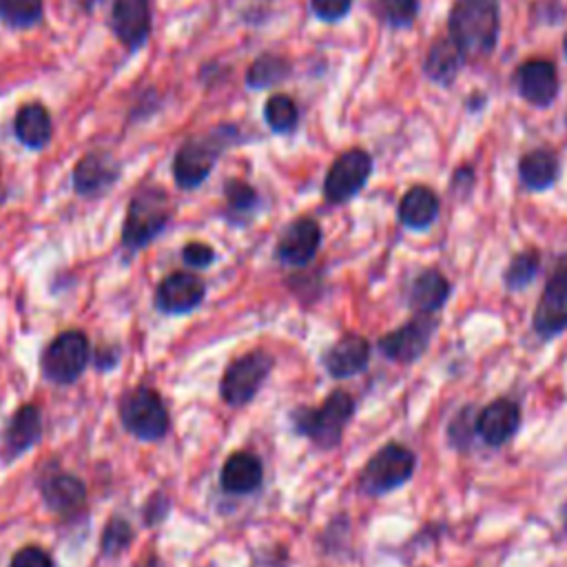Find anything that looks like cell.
<instances>
[{"label":"cell","instance_id":"cell-15","mask_svg":"<svg viewBox=\"0 0 567 567\" xmlns=\"http://www.w3.org/2000/svg\"><path fill=\"white\" fill-rule=\"evenodd\" d=\"M120 179V166L106 151H91L82 155L71 173L73 190L82 197L106 193Z\"/></svg>","mask_w":567,"mask_h":567},{"label":"cell","instance_id":"cell-35","mask_svg":"<svg viewBox=\"0 0 567 567\" xmlns=\"http://www.w3.org/2000/svg\"><path fill=\"white\" fill-rule=\"evenodd\" d=\"M310 9L321 22H339L350 13L352 0H310Z\"/></svg>","mask_w":567,"mask_h":567},{"label":"cell","instance_id":"cell-10","mask_svg":"<svg viewBox=\"0 0 567 567\" xmlns=\"http://www.w3.org/2000/svg\"><path fill=\"white\" fill-rule=\"evenodd\" d=\"M439 319L436 315H419L401 323L396 330L383 334L377 341L379 352L394 363H414L421 359L436 332Z\"/></svg>","mask_w":567,"mask_h":567},{"label":"cell","instance_id":"cell-38","mask_svg":"<svg viewBox=\"0 0 567 567\" xmlns=\"http://www.w3.org/2000/svg\"><path fill=\"white\" fill-rule=\"evenodd\" d=\"M474 186V171L472 166H458L452 177V190L454 193H470Z\"/></svg>","mask_w":567,"mask_h":567},{"label":"cell","instance_id":"cell-5","mask_svg":"<svg viewBox=\"0 0 567 567\" xmlns=\"http://www.w3.org/2000/svg\"><path fill=\"white\" fill-rule=\"evenodd\" d=\"M416 467V454L401 443H385L361 467L359 489L368 496H383L405 485Z\"/></svg>","mask_w":567,"mask_h":567},{"label":"cell","instance_id":"cell-8","mask_svg":"<svg viewBox=\"0 0 567 567\" xmlns=\"http://www.w3.org/2000/svg\"><path fill=\"white\" fill-rule=\"evenodd\" d=\"M272 363H275L272 357L264 350H252L235 359L221 377V383H219L221 399L235 408L246 405L257 394L264 379L270 374Z\"/></svg>","mask_w":567,"mask_h":567},{"label":"cell","instance_id":"cell-25","mask_svg":"<svg viewBox=\"0 0 567 567\" xmlns=\"http://www.w3.org/2000/svg\"><path fill=\"white\" fill-rule=\"evenodd\" d=\"M42 434V419L35 405H22L4 430V452L13 458L29 450Z\"/></svg>","mask_w":567,"mask_h":567},{"label":"cell","instance_id":"cell-7","mask_svg":"<svg viewBox=\"0 0 567 567\" xmlns=\"http://www.w3.org/2000/svg\"><path fill=\"white\" fill-rule=\"evenodd\" d=\"M372 175V155L365 148H348L334 157L323 177V197L328 204H346Z\"/></svg>","mask_w":567,"mask_h":567},{"label":"cell","instance_id":"cell-32","mask_svg":"<svg viewBox=\"0 0 567 567\" xmlns=\"http://www.w3.org/2000/svg\"><path fill=\"white\" fill-rule=\"evenodd\" d=\"M374 13L390 29H408L419 16V0H374Z\"/></svg>","mask_w":567,"mask_h":567},{"label":"cell","instance_id":"cell-42","mask_svg":"<svg viewBox=\"0 0 567 567\" xmlns=\"http://www.w3.org/2000/svg\"><path fill=\"white\" fill-rule=\"evenodd\" d=\"M80 2H82V7L89 11V9H91L95 2H100V0H80Z\"/></svg>","mask_w":567,"mask_h":567},{"label":"cell","instance_id":"cell-16","mask_svg":"<svg viewBox=\"0 0 567 567\" xmlns=\"http://www.w3.org/2000/svg\"><path fill=\"white\" fill-rule=\"evenodd\" d=\"M321 246V226L312 217H299L281 233L275 255L288 266H306Z\"/></svg>","mask_w":567,"mask_h":567},{"label":"cell","instance_id":"cell-20","mask_svg":"<svg viewBox=\"0 0 567 567\" xmlns=\"http://www.w3.org/2000/svg\"><path fill=\"white\" fill-rule=\"evenodd\" d=\"M13 135L29 151L44 148L53 135L49 109L42 102H24L13 117Z\"/></svg>","mask_w":567,"mask_h":567},{"label":"cell","instance_id":"cell-21","mask_svg":"<svg viewBox=\"0 0 567 567\" xmlns=\"http://www.w3.org/2000/svg\"><path fill=\"white\" fill-rule=\"evenodd\" d=\"M465 60L467 58L461 53V49L454 44V40L450 35H439L430 42V47L425 51L423 73L430 82L450 86L456 80Z\"/></svg>","mask_w":567,"mask_h":567},{"label":"cell","instance_id":"cell-27","mask_svg":"<svg viewBox=\"0 0 567 567\" xmlns=\"http://www.w3.org/2000/svg\"><path fill=\"white\" fill-rule=\"evenodd\" d=\"M292 71V64L286 55L281 53H272V51H264L261 55H257L248 71H246V86L252 91H264L270 86L281 84Z\"/></svg>","mask_w":567,"mask_h":567},{"label":"cell","instance_id":"cell-41","mask_svg":"<svg viewBox=\"0 0 567 567\" xmlns=\"http://www.w3.org/2000/svg\"><path fill=\"white\" fill-rule=\"evenodd\" d=\"M560 520H563V529H565V534H567V501H565L563 507H560Z\"/></svg>","mask_w":567,"mask_h":567},{"label":"cell","instance_id":"cell-23","mask_svg":"<svg viewBox=\"0 0 567 567\" xmlns=\"http://www.w3.org/2000/svg\"><path fill=\"white\" fill-rule=\"evenodd\" d=\"M560 175V159L558 153L551 148H532L520 155L518 159V177L525 188L540 193L556 184Z\"/></svg>","mask_w":567,"mask_h":567},{"label":"cell","instance_id":"cell-19","mask_svg":"<svg viewBox=\"0 0 567 567\" xmlns=\"http://www.w3.org/2000/svg\"><path fill=\"white\" fill-rule=\"evenodd\" d=\"M450 292L447 277L436 268H425L408 286V306L419 315H436L447 303Z\"/></svg>","mask_w":567,"mask_h":567},{"label":"cell","instance_id":"cell-26","mask_svg":"<svg viewBox=\"0 0 567 567\" xmlns=\"http://www.w3.org/2000/svg\"><path fill=\"white\" fill-rule=\"evenodd\" d=\"M42 498L49 509L69 514L84 505L86 489L84 483L71 474H55L42 483Z\"/></svg>","mask_w":567,"mask_h":567},{"label":"cell","instance_id":"cell-2","mask_svg":"<svg viewBox=\"0 0 567 567\" xmlns=\"http://www.w3.org/2000/svg\"><path fill=\"white\" fill-rule=\"evenodd\" d=\"M241 131L237 124H219L206 133H197L186 137L175 155H173V179L179 188L193 190L199 184H204L215 168L219 155L233 146L239 144Z\"/></svg>","mask_w":567,"mask_h":567},{"label":"cell","instance_id":"cell-28","mask_svg":"<svg viewBox=\"0 0 567 567\" xmlns=\"http://www.w3.org/2000/svg\"><path fill=\"white\" fill-rule=\"evenodd\" d=\"M540 266H543V261H540L538 248H525V250L516 252L503 270V286L509 292L525 290L538 277Z\"/></svg>","mask_w":567,"mask_h":567},{"label":"cell","instance_id":"cell-43","mask_svg":"<svg viewBox=\"0 0 567 567\" xmlns=\"http://www.w3.org/2000/svg\"><path fill=\"white\" fill-rule=\"evenodd\" d=\"M563 51H565V58H567V33H565V38H563Z\"/></svg>","mask_w":567,"mask_h":567},{"label":"cell","instance_id":"cell-24","mask_svg":"<svg viewBox=\"0 0 567 567\" xmlns=\"http://www.w3.org/2000/svg\"><path fill=\"white\" fill-rule=\"evenodd\" d=\"M261 461L250 452H235L221 467V487L230 494H250L261 485Z\"/></svg>","mask_w":567,"mask_h":567},{"label":"cell","instance_id":"cell-4","mask_svg":"<svg viewBox=\"0 0 567 567\" xmlns=\"http://www.w3.org/2000/svg\"><path fill=\"white\" fill-rule=\"evenodd\" d=\"M354 414V399L346 390H332L319 408H299L290 414L299 434L308 436L317 447L330 450L339 445L346 425Z\"/></svg>","mask_w":567,"mask_h":567},{"label":"cell","instance_id":"cell-40","mask_svg":"<svg viewBox=\"0 0 567 567\" xmlns=\"http://www.w3.org/2000/svg\"><path fill=\"white\" fill-rule=\"evenodd\" d=\"M481 104H485V95L483 93H474L472 97H470V102H467V109L470 111H476V109H483Z\"/></svg>","mask_w":567,"mask_h":567},{"label":"cell","instance_id":"cell-22","mask_svg":"<svg viewBox=\"0 0 567 567\" xmlns=\"http://www.w3.org/2000/svg\"><path fill=\"white\" fill-rule=\"evenodd\" d=\"M441 210V202L439 195L423 184H414L410 186L401 202H399V221L410 228V230H425L430 228Z\"/></svg>","mask_w":567,"mask_h":567},{"label":"cell","instance_id":"cell-1","mask_svg":"<svg viewBox=\"0 0 567 567\" xmlns=\"http://www.w3.org/2000/svg\"><path fill=\"white\" fill-rule=\"evenodd\" d=\"M501 33V0H454L447 16V35L467 60L487 58Z\"/></svg>","mask_w":567,"mask_h":567},{"label":"cell","instance_id":"cell-34","mask_svg":"<svg viewBox=\"0 0 567 567\" xmlns=\"http://www.w3.org/2000/svg\"><path fill=\"white\" fill-rule=\"evenodd\" d=\"M131 538H133L131 525L120 516L111 518L104 527V534H102V554L104 556H117L120 551H124L128 547Z\"/></svg>","mask_w":567,"mask_h":567},{"label":"cell","instance_id":"cell-14","mask_svg":"<svg viewBox=\"0 0 567 567\" xmlns=\"http://www.w3.org/2000/svg\"><path fill=\"white\" fill-rule=\"evenodd\" d=\"M520 427V405L507 396L489 401L476 412V434L487 447H503Z\"/></svg>","mask_w":567,"mask_h":567},{"label":"cell","instance_id":"cell-39","mask_svg":"<svg viewBox=\"0 0 567 567\" xmlns=\"http://www.w3.org/2000/svg\"><path fill=\"white\" fill-rule=\"evenodd\" d=\"M168 509V503L164 498V494H155L148 505H146V512H144V518H146V525H155L159 518H164Z\"/></svg>","mask_w":567,"mask_h":567},{"label":"cell","instance_id":"cell-9","mask_svg":"<svg viewBox=\"0 0 567 567\" xmlns=\"http://www.w3.org/2000/svg\"><path fill=\"white\" fill-rule=\"evenodd\" d=\"M89 339L80 330L58 334L42 352V374L53 383H73L86 368Z\"/></svg>","mask_w":567,"mask_h":567},{"label":"cell","instance_id":"cell-17","mask_svg":"<svg viewBox=\"0 0 567 567\" xmlns=\"http://www.w3.org/2000/svg\"><path fill=\"white\" fill-rule=\"evenodd\" d=\"M204 299V281L193 272L166 275L155 292V306L168 315H182L197 308Z\"/></svg>","mask_w":567,"mask_h":567},{"label":"cell","instance_id":"cell-18","mask_svg":"<svg viewBox=\"0 0 567 567\" xmlns=\"http://www.w3.org/2000/svg\"><path fill=\"white\" fill-rule=\"evenodd\" d=\"M370 343L361 334H343L323 352V365L330 377L348 379L368 368Z\"/></svg>","mask_w":567,"mask_h":567},{"label":"cell","instance_id":"cell-33","mask_svg":"<svg viewBox=\"0 0 567 567\" xmlns=\"http://www.w3.org/2000/svg\"><path fill=\"white\" fill-rule=\"evenodd\" d=\"M224 199H226V210L237 217L250 215L259 204L257 190L248 182L237 177H230L224 182Z\"/></svg>","mask_w":567,"mask_h":567},{"label":"cell","instance_id":"cell-44","mask_svg":"<svg viewBox=\"0 0 567 567\" xmlns=\"http://www.w3.org/2000/svg\"><path fill=\"white\" fill-rule=\"evenodd\" d=\"M565 122H567V120H565Z\"/></svg>","mask_w":567,"mask_h":567},{"label":"cell","instance_id":"cell-13","mask_svg":"<svg viewBox=\"0 0 567 567\" xmlns=\"http://www.w3.org/2000/svg\"><path fill=\"white\" fill-rule=\"evenodd\" d=\"M109 27L124 49H142L153 29L151 0H113Z\"/></svg>","mask_w":567,"mask_h":567},{"label":"cell","instance_id":"cell-11","mask_svg":"<svg viewBox=\"0 0 567 567\" xmlns=\"http://www.w3.org/2000/svg\"><path fill=\"white\" fill-rule=\"evenodd\" d=\"M532 328L543 341L556 339L567 330V261L556 266L545 281L532 317Z\"/></svg>","mask_w":567,"mask_h":567},{"label":"cell","instance_id":"cell-12","mask_svg":"<svg viewBox=\"0 0 567 567\" xmlns=\"http://www.w3.org/2000/svg\"><path fill=\"white\" fill-rule=\"evenodd\" d=\"M514 86L516 93L532 106L545 109L558 95V71L551 60L545 58H529L514 71Z\"/></svg>","mask_w":567,"mask_h":567},{"label":"cell","instance_id":"cell-6","mask_svg":"<svg viewBox=\"0 0 567 567\" xmlns=\"http://www.w3.org/2000/svg\"><path fill=\"white\" fill-rule=\"evenodd\" d=\"M122 425L142 441H157L168 430V410L153 388H135L120 401Z\"/></svg>","mask_w":567,"mask_h":567},{"label":"cell","instance_id":"cell-3","mask_svg":"<svg viewBox=\"0 0 567 567\" xmlns=\"http://www.w3.org/2000/svg\"><path fill=\"white\" fill-rule=\"evenodd\" d=\"M171 219V202L162 186L144 184L128 199L124 224H122V246L126 250H140L153 241Z\"/></svg>","mask_w":567,"mask_h":567},{"label":"cell","instance_id":"cell-37","mask_svg":"<svg viewBox=\"0 0 567 567\" xmlns=\"http://www.w3.org/2000/svg\"><path fill=\"white\" fill-rule=\"evenodd\" d=\"M9 567H55V565H53L51 556L44 549H40L35 545H29V547H22L20 551L13 554Z\"/></svg>","mask_w":567,"mask_h":567},{"label":"cell","instance_id":"cell-31","mask_svg":"<svg viewBox=\"0 0 567 567\" xmlns=\"http://www.w3.org/2000/svg\"><path fill=\"white\" fill-rule=\"evenodd\" d=\"M44 0H0V22L9 29H29L42 22Z\"/></svg>","mask_w":567,"mask_h":567},{"label":"cell","instance_id":"cell-30","mask_svg":"<svg viewBox=\"0 0 567 567\" xmlns=\"http://www.w3.org/2000/svg\"><path fill=\"white\" fill-rule=\"evenodd\" d=\"M264 122L272 133H290L299 122L297 102L288 93H272L264 104Z\"/></svg>","mask_w":567,"mask_h":567},{"label":"cell","instance_id":"cell-29","mask_svg":"<svg viewBox=\"0 0 567 567\" xmlns=\"http://www.w3.org/2000/svg\"><path fill=\"white\" fill-rule=\"evenodd\" d=\"M478 439L476 434V408L472 403L458 408L452 419L447 421L445 427V441L452 450L465 454L474 447V441Z\"/></svg>","mask_w":567,"mask_h":567},{"label":"cell","instance_id":"cell-36","mask_svg":"<svg viewBox=\"0 0 567 567\" xmlns=\"http://www.w3.org/2000/svg\"><path fill=\"white\" fill-rule=\"evenodd\" d=\"M182 259L190 268H206V266H210L215 261V250L208 244H204V241H188L182 248Z\"/></svg>","mask_w":567,"mask_h":567}]
</instances>
